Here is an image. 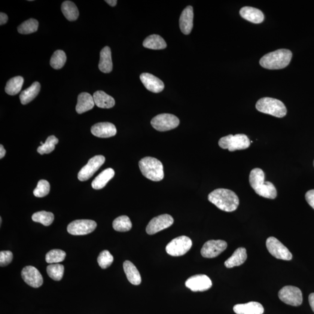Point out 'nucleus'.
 I'll use <instances>...</instances> for the list:
<instances>
[{
  "instance_id": "31",
  "label": "nucleus",
  "mask_w": 314,
  "mask_h": 314,
  "mask_svg": "<svg viewBox=\"0 0 314 314\" xmlns=\"http://www.w3.org/2000/svg\"><path fill=\"white\" fill-rule=\"evenodd\" d=\"M62 10L64 16L69 21H75L79 17V11L74 2L71 1H64L62 5Z\"/></svg>"
},
{
  "instance_id": "4",
  "label": "nucleus",
  "mask_w": 314,
  "mask_h": 314,
  "mask_svg": "<svg viewBox=\"0 0 314 314\" xmlns=\"http://www.w3.org/2000/svg\"><path fill=\"white\" fill-rule=\"evenodd\" d=\"M139 166L143 175L152 181H162L164 177L163 165L161 161L151 157H146L139 161Z\"/></svg>"
},
{
  "instance_id": "10",
  "label": "nucleus",
  "mask_w": 314,
  "mask_h": 314,
  "mask_svg": "<svg viewBox=\"0 0 314 314\" xmlns=\"http://www.w3.org/2000/svg\"><path fill=\"white\" fill-rule=\"evenodd\" d=\"M267 248L271 255L279 260L290 261L293 257L288 249L275 237H270L266 242Z\"/></svg>"
},
{
  "instance_id": "20",
  "label": "nucleus",
  "mask_w": 314,
  "mask_h": 314,
  "mask_svg": "<svg viewBox=\"0 0 314 314\" xmlns=\"http://www.w3.org/2000/svg\"><path fill=\"white\" fill-rule=\"evenodd\" d=\"M233 311L237 314H263L264 312L263 306L255 301L235 305Z\"/></svg>"
},
{
  "instance_id": "1",
  "label": "nucleus",
  "mask_w": 314,
  "mask_h": 314,
  "mask_svg": "<svg viewBox=\"0 0 314 314\" xmlns=\"http://www.w3.org/2000/svg\"><path fill=\"white\" fill-rule=\"evenodd\" d=\"M208 199L217 208L226 212L235 211L239 204L236 194L226 188L215 189L209 194Z\"/></svg>"
},
{
  "instance_id": "15",
  "label": "nucleus",
  "mask_w": 314,
  "mask_h": 314,
  "mask_svg": "<svg viewBox=\"0 0 314 314\" xmlns=\"http://www.w3.org/2000/svg\"><path fill=\"white\" fill-rule=\"evenodd\" d=\"M185 285L191 291L204 292L211 288L212 283L209 277L206 275H196L189 277Z\"/></svg>"
},
{
  "instance_id": "7",
  "label": "nucleus",
  "mask_w": 314,
  "mask_h": 314,
  "mask_svg": "<svg viewBox=\"0 0 314 314\" xmlns=\"http://www.w3.org/2000/svg\"><path fill=\"white\" fill-rule=\"evenodd\" d=\"M192 246L191 240L188 237L182 236L176 237L167 244L166 251L173 257H179L187 253Z\"/></svg>"
},
{
  "instance_id": "46",
  "label": "nucleus",
  "mask_w": 314,
  "mask_h": 314,
  "mask_svg": "<svg viewBox=\"0 0 314 314\" xmlns=\"http://www.w3.org/2000/svg\"><path fill=\"white\" fill-rule=\"evenodd\" d=\"M105 2L109 5H111V7H115L117 5L118 1L117 0H106Z\"/></svg>"
},
{
  "instance_id": "22",
  "label": "nucleus",
  "mask_w": 314,
  "mask_h": 314,
  "mask_svg": "<svg viewBox=\"0 0 314 314\" xmlns=\"http://www.w3.org/2000/svg\"><path fill=\"white\" fill-rule=\"evenodd\" d=\"M95 103L93 97L88 93L84 92L79 94L78 97V103L76 106V111L79 114H81L93 109Z\"/></svg>"
},
{
  "instance_id": "35",
  "label": "nucleus",
  "mask_w": 314,
  "mask_h": 314,
  "mask_svg": "<svg viewBox=\"0 0 314 314\" xmlns=\"http://www.w3.org/2000/svg\"><path fill=\"white\" fill-rule=\"evenodd\" d=\"M66 62V56L65 52L63 50H57L54 52L50 60V65L55 69L62 68Z\"/></svg>"
},
{
  "instance_id": "27",
  "label": "nucleus",
  "mask_w": 314,
  "mask_h": 314,
  "mask_svg": "<svg viewBox=\"0 0 314 314\" xmlns=\"http://www.w3.org/2000/svg\"><path fill=\"white\" fill-rule=\"evenodd\" d=\"M115 171L113 169H106L96 177L91 184L92 188L96 190H99L105 188L107 183L113 178Z\"/></svg>"
},
{
  "instance_id": "21",
  "label": "nucleus",
  "mask_w": 314,
  "mask_h": 314,
  "mask_svg": "<svg viewBox=\"0 0 314 314\" xmlns=\"http://www.w3.org/2000/svg\"><path fill=\"white\" fill-rule=\"evenodd\" d=\"M240 15L244 19L254 23H260L264 20V15L257 8L251 7H244L240 9Z\"/></svg>"
},
{
  "instance_id": "40",
  "label": "nucleus",
  "mask_w": 314,
  "mask_h": 314,
  "mask_svg": "<svg viewBox=\"0 0 314 314\" xmlns=\"http://www.w3.org/2000/svg\"><path fill=\"white\" fill-rule=\"evenodd\" d=\"M50 185L49 182L45 180H41L38 182L37 187L33 191V194L37 197H43L49 193Z\"/></svg>"
},
{
  "instance_id": "14",
  "label": "nucleus",
  "mask_w": 314,
  "mask_h": 314,
  "mask_svg": "<svg viewBox=\"0 0 314 314\" xmlns=\"http://www.w3.org/2000/svg\"><path fill=\"white\" fill-rule=\"evenodd\" d=\"M173 222L174 220L172 216L168 214L156 216L149 222L146 228V232L152 235L170 227L173 224Z\"/></svg>"
},
{
  "instance_id": "34",
  "label": "nucleus",
  "mask_w": 314,
  "mask_h": 314,
  "mask_svg": "<svg viewBox=\"0 0 314 314\" xmlns=\"http://www.w3.org/2000/svg\"><path fill=\"white\" fill-rule=\"evenodd\" d=\"M39 27L38 21L29 19L25 21L18 27V31L21 34L28 35L37 31Z\"/></svg>"
},
{
  "instance_id": "18",
  "label": "nucleus",
  "mask_w": 314,
  "mask_h": 314,
  "mask_svg": "<svg viewBox=\"0 0 314 314\" xmlns=\"http://www.w3.org/2000/svg\"><path fill=\"white\" fill-rule=\"evenodd\" d=\"M114 124L109 123H97L91 127V132L94 136L100 138H108L117 134Z\"/></svg>"
},
{
  "instance_id": "43",
  "label": "nucleus",
  "mask_w": 314,
  "mask_h": 314,
  "mask_svg": "<svg viewBox=\"0 0 314 314\" xmlns=\"http://www.w3.org/2000/svg\"><path fill=\"white\" fill-rule=\"evenodd\" d=\"M8 19V18L7 14L3 13H0V25H4V24L7 22Z\"/></svg>"
},
{
  "instance_id": "37",
  "label": "nucleus",
  "mask_w": 314,
  "mask_h": 314,
  "mask_svg": "<svg viewBox=\"0 0 314 314\" xmlns=\"http://www.w3.org/2000/svg\"><path fill=\"white\" fill-rule=\"evenodd\" d=\"M66 253L62 250H52L45 255V261L48 264H59L65 260Z\"/></svg>"
},
{
  "instance_id": "3",
  "label": "nucleus",
  "mask_w": 314,
  "mask_h": 314,
  "mask_svg": "<svg viewBox=\"0 0 314 314\" xmlns=\"http://www.w3.org/2000/svg\"><path fill=\"white\" fill-rule=\"evenodd\" d=\"M292 53L287 49H280L271 52L261 58L260 65L268 69H280L286 68L291 62Z\"/></svg>"
},
{
  "instance_id": "26",
  "label": "nucleus",
  "mask_w": 314,
  "mask_h": 314,
  "mask_svg": "<svg viewBox=\"0 0 314 314\" xmlns=\"http://www.w3.org/2000/svg\"><path fill=\"white\" fill-rule=\"evenodd\" d=\"M123 267L128 280L132 285H139L142 282V277L135 265L129 261H126Z\"/></svg>"
},
{
  "instance_id": "30",
  "label": "nucleus",
  "mask_w": 314,
  "mask_h": 314,
  "mask_svg": "<svg viewBox=\"0 0 314 314\" xmlns=\"http://www.w3.org/2000/svg\"><path fill=\"white\" fill-rule=\"evenodd\" d=\"M23 82L24 79L22 76H16L10 79L6 84L5 92L10 96L16 95L20 92Z\"/></svg>"
},
{
  "instance_id": "19",
  "label": "nucleus",
  "mask_w": 314,
  "mask_h": 314,
  "mask_svg": "<svg viewBox=\"0 0 314 314\" xmlns=\"http://www.w3.org/2000/svg\"><path fill=\"white\" fill-rule=\"evenodd\" d=\"M194 13L191 6H188L183 11L179 19V26L185 35H189L193 27Z\"/></svg>"
},
{
  "instance_id": "33",
  "label": "nucleus",
  "mask_w": 314,
  "mask_h": 314,
  "mask_svg": "<svg viewBox=\"0 0 314 314\" xmlns=\"http://www.w3.org/2000/svg\"><path fill=\"white\" fill-rule=\"evenodd\" d=\"M32 220L39 222L45 227L50 226L54 220V215L53 213L44 211L35 213L32 215Z\"/></svg>"
},
{
  "instance_id": "17",
  "label": "nucleus",
  "mask_w": 314,
  "mask_h": 314,
  "mask_svg": "<svg viewBox=\"0 0 314 314\" xmlns=\"http://www.w3.org/2000/svg\"><path fill=\"white\" fill-rule=\"evenodd\" d=\"M140 78L145 87L152 93H160L164 89L163 81L153 75L143 73L140 75Z\"/></svg>"
},
{
  "instance_id": "28",
  "label": "nucleus",
  "mask_w": 314,
  "mask_h": 314,
  "mask_svg": "<svg viewBox=\"0 0 314 314\" xmlns=\"http://www.w3.org/2000/svg\"><path fill=\"white\" fill-rule=\"evenodd\" d=\"M41 87V84L38 82H34L31 86L21 92L20 96L21 103L26 105L31 102L38 95Z\"/></svg>"
},
{
  "instance_id": "13",
  "label": "nucleus",
  "mask_w": 314,
  "mask_h": 314,
  "mask_svg": "<svg viewBox=\"0 0 314 314\" xmlns=\"http://www.w3.org/2000/svg\"><path fill=\"white\" fill-rule=\"evenodd\" d=\"M227 243L224 240H209L201 250V254L203 257L212 258L218 257L227 249Z\"/></svg>"
},
{
  "instance_id": "2",
  "label": "nucleus",
  "mask_w": 314,
  "mask_h": 314,
  "mask_svg": "<svg viewBox=\"0 0 314 314\" xmlns=\"http://www.w3.org/2000/svg\"><path fill=\"white\" fill-rule=\"evenodd\" d=\"M265 178L263 170L260 168L253 169L250 173V184L259 196L266 199H275L277 196L276 188L272 183L265 181Z\"/></svg>"
},
{
  "instance_id": "36",
  "label": "nucleus",
  "mask_w": 314,
  "mask_h": 314,
  "mask_svg": "<svg viewBox=\"0 0 314 314\" xmlns=\"http://www.w3.org/2000/svg\"><path fill=\"white\" fill-rule=\"evenodd\" d=\"M48 275L52 279L59 281L62 280L63 275L64 267L60 264H52L48 265L47 268Z\"/></svg>"
},
{
  "instance_id": "8",
  "label": "nucleus",
  "mask_w": 314,
  "mask_h": 314,
  "mask_svg": "<svg viewBox=\"0 0 314 314\" xmlns=\"http://www.w3.org/2000/svg\"><path fill=\"white\" fill-rule=\"evenodd\" d=\"M180 121L175 115L170 114L158 115L152 119L151 124L155 130L166 132L179 126Z\"/></svg>"
},
{
  "instance_id": "23",
  "label": "nucleus",
  "mask_w": 314,
  "mask_h": 314,
  "mask_svg": "<svg viewBox=\"0 0 314 314\" xmlns=\"http://www.w3.org/2000/svg\"><path fill=\"white\" fill-rule=\"evenodd\" d=\"M112 68L111 51L110 48L106 46L100 52L99 68L102 72L108 74L112 71Z\"/></svg>"
},
{
  "instance_id": "24",
  "label": "nucleus",
  "mask_w": 314,
  "mask_h": 314,
  "mask_svg": "<svg viewBox=\"0 0 314 314\" xmlns=\"http://www.w3.org/2000/svg\"><path fill=\"white\" fill-rule=\"evenodd\" d=\"M246 249L244 248H240L234 251L232 255L225 262V266L228 268H231L234 267H238L242 265L247 260Z\"/></svg>"
},
{
  "instance_id": "38",
  "label": "nucleus",
  "mask_w": 314,
  "mask_h": 314,
  "mask_svg": "<svg viewBox=\"0 0 314 314\" xmlns=\"http://www.w3.org/2000/svg\"><path fill=\"white\" fill-rule=\"evenodd\" d=\"M59 143V139L55 136H50L47 139L43 145L39 146L38 152L42 155L49 154L54 150L55 146Z\"/></svg>"
},
{
  "instance_id": "6",
  "label": "nucleus",
  "mask_w": 314,
  "mask_h": 314,
  "mask_svg": "<svg viewBox=\"0 0 314 314\" xmlns=\"http://www.w3.org/2000/svg\"><path fill=\"white\" fill-rule=\"evenodd\" d=\"M251 142L248 136L245 134H237L236 135H230L223 137L219 140V147L228 149L230 151L245 150L251 146Z\"/></svg>"
},
{
  "instance_id": "25",
  "label": "nucleus",
  "mask_w": 314,
  "mask_h": 314,
  "mask_svg": "<svg viewBox=\"0 0 314 314\" xmlns=\"http://www.w3.org/2000/svg\"><path fill=\"white\" fill-rule=\"evenodd\" d=\"M94 103L98 107L102 108H111L115 105L113 97L108 95L103 91H97L93 94Z\"/></svg>"
},
{
  "instance_id": "12",
  "label": "nucleus",
  "mask_w": 314,
  "mask_h": 314,
  "mask_svg": "<svg viewBox=\"0 0 314 314\" xmlns=\"http://www.w3.org/2000/svg\"><path fill=\"white\" fill-rule=\"evenodd\" d=\"M96 227L95 221L89 219H80L71 222L67 227V230L72 235H85L93 232Z\"/></svg>"
},
{
  "instance_id": "5",
  "label": "nucleus",
  "mask_w": 314,
  "mask_h": 314,
  "mask_svg": "<svg viewBox=\"0 0 314 314\" xmlns=\"http://www.w3.org/2000/svg\"><path fill=\"white\" fill-rule=\"evenodd\" d=\"M255 107L258 111L277 118H283L287 114V109L281 101L270 97L259 100Z\"/></svg>"
},
{
  "instance_id": "42",
  "label": "nucleus",
  "mask_w": 314,
  "mask_h": 314,
  "mask_svg": "<svg viewBox=\"0 0 314 314\" xmlns=\"http://www.w3.org/2000/svg\"><path fill=\"white\" fill-rule=\"evenodd\" d=\"M306 200L309 205L314 209V190H310L307 192Z\"/></svg>"
},
{
  "instance_id": "47",
  "label": "nucleus",
  "mask_w": 314,
  "mask_h": 314,
  "mask_svg": "<svg viewBox=\"0 0 314 314\" xmlns=\"http://www.w3.org/2000/svg\"><path fill=\"white\" fill-rule=\"evenodd\" d=\"M314 167V163H313Z\"/></svg>"
},
{
  "instance_id": "29",
  "label": "nucleus",
  "mask_w": 314,
  "mask_h": 314,
  "mask_svg": "<svg viewBox=\"0 0 314 314\" xmlns=\"http://www.w3.org/2000/svg\"><path fill=\"white\" fill-rule=\"evenodd\" d=\"M143 45L145 47L151 50H163L167 46L164 39L157 35L148 36L143 42Z\"/></svg>"
},
{
  "instance_id": "32",
  "label": "nucleus",
  "mask_w": 314,
  "mask_h": 314,
  "mask_svg": "<svg viewBox=\"0 0 314 314\" xmlns=\"http://www.w3.org/2000/svg\"><path fill=\"white\" fill-rule=\"evenodd\" d=\"M112 227L116 231L125 232V231H129L132 229V224L128 216L123 215L119 216L115 219L113 224H112Z\"/></svg>"
},
{
  "instance_id": "11",
  "label": "nucleus",
  "mask_w": 314,
  "mask_h": 314,
  "mask_svg": "<svg viewBox=\"0 0 314 314\" xmlns=\"http://www.w3.org/2000/svg\"><path fill=\"white\" fill-rule=\"evenodd\" d=\"M105 158L103 155H96L91 158L78 173L79 181H86L91 178L105 163Z\"/></svg>"
},
{
  "instance_id": "9",
  "label": "nucleus",
  "mask_w": 314,
  "mask_h": 314,
  "mask_svg": "<svg viewBox=\"0 0 314 314\" xmlns=\"http://www.w3.org/2000/svg\"><path fill=\"white\" fill-rule=\"evenodd\" d=\"M278 296L280 300L292 306H299L303 303V294L299 288L286 286L280 289Z\"/></svg>"
},
{
  "instance_id": "16",
  "label": "nucleus",
  "mask_w": 314,
  "mask_h": 314,
  "mask_svg": "<svg viewBox=\"0 0 314 314\" xmlns=\"http://www.w3.org/2000/svg\"><path fill=\"white\" fill-rule=\"evenodd\" d=\"M24 281L32 288H38L43 283V279L38 270L33 266H27L21 272Z\"/></svg>"
},
{
  "instance_id": "44",
  "label": "nucleus",
  "mask_w": 314,
  "mask_h": 314,
  "mask_svg": "<svg viewBox=\"0 0 314 314\" xmlns=\"http://www.w3.org/2000/svg\"><path fill=\"white\" fill-rule=\"evenodd\" d=\"M309 300L310 306L314 312V293L309 295Z\"/></svg>"
},
{
  "instance_id": "41",
  "label": "nucleus",
  "mask_w": 314,
  "mask_h": 314,
  "mask_svg": "<svg viewBox=\"0 0 314 314\" xmlns=\"http://www.w3.org/2000/svg\"><path fill=\"white\" fill-rule=\"evenodd\" d=\"M13 259V252L10 251H1L0 252V266H7L11 263Z\"/></svg>"
},
{
  "instance_id": "45",
  "label": "nucleus",
  "mask_w": 314,
  "mask_h": 314,
  "mask_svg": "<svg viewBox=\"0 0 314 314\" xmlns=\"http://www.w3.org/2000/svg\"><path fill=\"white\" fill-rule=\"evenodd\" d=\"M6 154V150H5L3 146L1 145L0 146V158L2 159V158H4Z\"/></svg>"
},
{
  "instance_id": "39",
  "label": "nucleus",
  "mask_w": 314,
  "mask_h": 314,
  "mask_svg": "<svg viewBox=\"0 0 314 314\" xmlns=\"http://www.w3.org/2000/svg\"><path fill=\"white\" fill-rule=\"evenodd\" d=\"M114 261V257L110 252L108 251H104L100 253L97 258V262L99 266L102 269H106V268L110 267Z\"/></svg>"
}]
</instances>
